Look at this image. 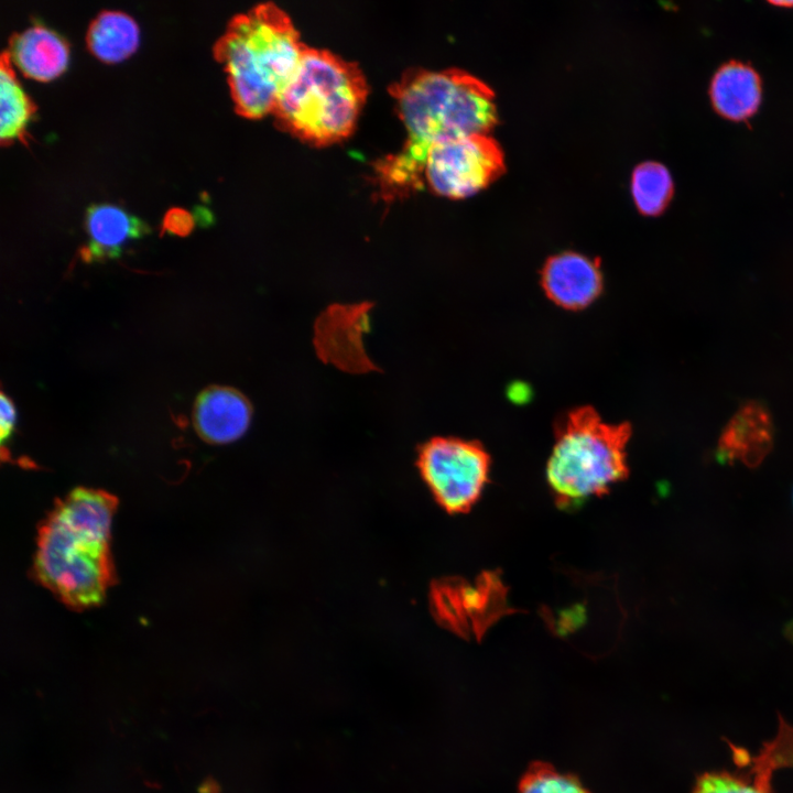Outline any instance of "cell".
<instances>
[{"instance_id":"5b68a950","label":"cell","mask_w":793,"mask_h":793,"mask_svg":"<svg viewBox=\"0 0 793 793\" xmlns=\"http://www.w3.org/2000/svg\"><path fill=\"white\" fill-rule=\"evenodd\" d=\"M629 424L604 423L591 408L571 412L557 425L546 478L557 504L567 507L607 493L628 475Z\"/></svg>"},{"instance_id":"6da1fadb","label":"cell","mask_w":793,"mask_h":793,"mask_svg":"<svg viewBox=\"0 0 793 793\" xmlns=\"http://www.w3.org/2000/svg\"><path fill=\"white\" fill-rule=\"evenodd\" d=\"M408 132L400 152L380 161L382 194H404L421 183L427 150L436 142L488 133L497 122L495 94L474 75L457 68L408 70L390 86Z\"/></svg>"},{"instance_id":"3957f363","label":"cell","mask_w":793,"mask_h":793,"mask_svg":"<svg viewBox=\"0 0 793 793\" xmlns=\"http://www.w3.org/2000/svg\"><path fill=\"white\" fill-rule=\"evenodd\" d=\"M306 45L289 14L273 2L235 15L213 52L224 66L236 112L271 115Z\"/></svg>"},{"instance_id":"d6986e66","label":"cell","mask_w":793,"mask_h":793,"mask_svg":"<svg viewBox=\"0 0 793 793\" xmlns=\"http://www.w3.org/2000/svg\"><path fill=\"white\" fill-rule=\"evenodd\" d=\"M520 793H586L578 781L563 773L541 770L526 778Z\"/></svg>"},{"instance_id":"44dd1931","label":"cell","mask_w":793,"mask_h":793,"mask_svg":"<svg viewBox=\"0 0 793 793\" xmlns=\"http://www.w3.org/2000/svg\"><path fill=\"white\" fill-rule=\"evenodd\" d=\"M0 400V434L1 444L3 445L13 434L17 422V410L13 401L4 392H1Z\"/></svg>"},{"instance_id":"ac0fdd59","label":"cell","mask_w":793,"mask_h":793,"mask_svg":"<svg viewBox=\"0 0 793 793\" xmlns=\"http://www.w3.org/2000/svg\"><path fill=\"white\" fill-rule=\"evenodd\" d=\"M674 183L667 167L655 161L637 165L631 176V194L643 215H660L670 204Z\"/></svg>"},{"instance_id":"2e32d148","label":"cell","mask_w":793,"mask_h":793,"mask_svg":"<svg viewBox=\"0 0 793 793\" xmlns=\"http://www.w3.org/2000/svg\"><path fill=\"white\" fill-rule=\"evenodd\" d=\"M140 31L129 14L102 10L89 23L86 43L89 52L105 63H118L138 47Z\"/></svg>"},{"instance_id":"e0dca14e","label":"cell","mask_w":793,"mask_h":793,"mask_svg":"<svg viewBox=\"0 0 793 793\" xmlns=\"http://www.w3.org/2000/svg\"><path fill=\"white\" fill-rule=\"evenodd\" d=\"M0 141L28 142V124L36 107L17 79L8 50L0 57Z\"/></svg>"},{"instance_id":"ba28073f","label":"cell","mask_w":793,"mask_h":793,"mask_svg":"<svg viewBox=\"0 0 793 793\" xmlns=\"http://www.w3.org/2000/svg\"><path fill=\"white\" fill-rule=\"evenodd\" d=\"M779 719L775 736L765 741L756 756H742V750L735 748L739 769L702 774L693 793H772L774 772L793 767V726L782 717Z\"/></svg>"},{"instance_id":"9c48e42d","label":"cell","mask_w":793,"mask_h":793,"mask_svg":"<svg viewBox=\"0 0 793 793\" xmlns=\"http://www.w3.org/2000/svg\"><path fill=\"white\" fill-rule=\"evenodd\" d=\"M371 304L333 305L317 319L315 347L325 362L351 372L377 369L367 358L362 335L368 330Z\"/></svg>"},{"instance_id":"8992f818","label":"cell","mask_w":793,"mask_h":793,"mask_svg":"<svg viewBox=\"0 0 793 793\" xmlns=\"http://www.w3.org/2000/svg\"><path fill=\"white\" fill-rule=\"evenodd\" d=\"M417 467L441 507L460 513L468 511L482 493L490 457L476 441L434 437L421 446Z\"/></svg>"},{"instance_id":"7a4b0ae2","label":"cell","mask_w":793,"mask_h":793,"mask_svg":"<svg viewBox=\"0 0 793 793\" xmlns=\"http://www.w3.org/2000/svg\"><path fill=\"white\" fill-rule=\"evenodd\" d=\"M116 507L108 492L76 488L40 526L35 578L70 608L98 606L113 584L110 530Z\"/></svg>"},{"instance_id":"7402d4cb","label":"cell","mask_w":793,"mask_h":793,"mask_svg":"<svg viewBox=\"0 0 793 793\" xmlns=\"http://www.w3.org/2000/svg\"><path fill=\"white\" fill-rule=\"evenodd\" d=\"M770 3L776 7L793 8V1H770Z\"/></svg>"},{"instance_id":"9a60e30c","label":"cell","mask_w":793,"mask_h":793,"mask_svg":"<svg viewBox=\"0 0 793 793\" xmlns=\"http://www.w3.org/2000/svg\"><path fill=\"white\" fill-rule=\"evenodd\" d=\"M709 97L715 111L731 121H747L759 109L762 80L750 63L729 61L714 74Z\"/></svg>"},{"instance_id":"4fadbf2b","label":"cell","mask_w":793,"mask_h":793,"mask_svg":"<svg viewBox=\"0 0 793 793\" xmlns=\"http://www.w3.org/2000/svg\"><path fill=\"white\" fill-rule=\"evenodd\" d=\"M85 229L89 241L82 257L87 262L117 258L123 246L150 231L143 220L110 203L93 204L87 208Z\"/></svg>"},{"instance_id":"277c9868","label":"cell","mask_w":793,"mask_h":793,"mask_svg":"<svg viewBox=\"0 0 793 793\" xmlns=\"http://www.w3.org/2000/svg\"><path fill=\"white\" fill-rule=\"evenodd\" d=\"M368 95L359 66L306 46L271 115L284 132L315 146L346 139Z\"/></svg>"},{"instance_id":"5bb4252c","label":"cell","mask_w":793,"mask_h":793,"mask_svg":"<svg viewBox=\"0 0 793 793\" xmlns=\"http://www.w3.org/2000/svg\"><path fill=\"white\" fill-rule=\"evenodd\" d=\"M23 75L47 82L59 76L68 64V43L54 30L34 23L13 33L8 50Z\"/></svg>"},{"instance_id":"52a82bcc","label":"cell","mask_w":793,"mask_h":793,"mask_svg":"<svg viewBox=\"0 0 793 793\" xmlns=\"http://www.w3.org/2000/svg\"><path fill=\"white\" fill-rule=\"evenodd\" d=\"M503 152L488 133H476L436 142L423 163L431 189L449 198L472 195L502 174Z\"/></svg>"},{"instance_id":"7c38bea8","label":"cell","mask_w":793,"mask_h":793,"mask_svg":"<svg viewBox=\"0 0 793 793\" xmlns=\"http://www.w3.org/2000/svg\"><path fill=\"white\" fill-rule=\"evenodd\" d=\"M773 443V425L767 408L759 402L742 405L725 426L718 443L721 463L741 461L748 467L759 465Z\"/></svg>"},{"instance_id":"30bf717a","label":"cell","mask_w":793,"mask_h":793,"mask_svg":"<svg viewBox=\"0 0 793 793\" xmlns=\"http://www.w3.org/2000/svg\"><path fill=\"white\" fill-rule=\"evenodd\" d=\"M252 413V404L239 390L211 385L203 390L195 401L193 424L205 442L228 444L247 432Z\"/></svg>"},{"instance_id":"ffe728a7","label":"cell","mask_w":793,"mask_h":793,"mask_svg":"<svg viewBox=\"0 0 793 793\" xmlns=\"http://www.w3.org/2000/svg\"><path fill=\"white\" fill-rule=\"evenodd\" d=\"M194 226L192 216L182 209H171L163 220V231L184 237L188 235Z\"/></svg>"},{"instance_id":"8fae6325","label":"cell","mask_w":793,"mask_h":793,"mask_svg":"<svg viewBox=\"0 0 793 793\" xmlns=\"http://www.w3.org/2000/svg\"><path fill=\"white\" fill-rule=\"evenodd\" d=\"M541 281L546 295L568 309L587 306L602 289L598 260L576 252H563L548 258Z\"/></svg>"}]
</instances>
